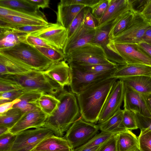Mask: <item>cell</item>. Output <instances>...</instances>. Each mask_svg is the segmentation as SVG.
<instances>
[{"instance_id":"obj_22","label":"cell","mask_w":151,"mask_h":151,"mask_svg":"<svg viewBox=\"0 0 151 151\" xmlns=\"http://www.w3.org/2000/svg\"><path fill=\"white\" fill-rule=\"evenodd\" d=\"M118 79L142 94L151 93V76H139Z\"/></svg>"},{"instance_id":"obj_43","label":"cell","mask_w":151,"mask_h":151,"mask_svg":"<svg viewBox=\"0 0 151 151\" xmlns=\"http://www.w3.org/2000/svg\"><path fill=\"white\" fill-rule=\"evenodd\" d=\"M98 23V20L92 14L91 8L88 7L85 15L83 24L87 27L96 29Z\"/></svg>"},{"instance_id":"obj_1","label":"cell","mask_w":151,"mask_h":151,"mask_svg":"<svg viewBox=\"0 0 151 151\" xmlns=\"http://www.w3.org/2000/svg\"><path fill=\"white\" fill-rule=\"evenodd\" d=\"M117 79L110 76L76 95L81 116L84 120L98 122L105 101Z\"/></svg>"},{"instance_id":"obj_30","label":"cell","mask_w":151,"mask_h":151,"mask_svg":"<svg viewBox=\"0 0 151 151\" xmlns=\"http://www.w3.org/2000/svg\"><path fill=\"white\" fill-rule=\"evenodd\" d=\"M25 112L17 108H12L0 114V126L11 129L19 120Z\"/></svg>"},{"instance_id":"obj_31","label":"cell","mask_w":151,"mask_h":151,"mask_svg":"<svg viewBox=\"0 0 151 151\" xmlns=\"http://www.w3.org/2000/svg\"><path fill=\"white\" fill-rule=\"evenodd\" d=\"M0 19L21 26L47 25L49 23L43 19H30L10 15H0Z\"/></svg>"},{"instance_id":"obj_50","label":"cell","mask_w":151,"mask_h":151,"mask_svg":"<svg viewBox=\"0 0 151 151\" xmlns=\"http://www.w3.org/2000/svg\"><path fill=\"white\" fill-rule=\"evenodd\" d=\"M17 90L12 85L0 78V93Z\"/></svg>"},{"instance_id":"obj_55","label":"cell","mask_w":151,"mask_h":151,"mask_svg":"<svg viewBox=\"0 0 151 151\" xmlns=\"http://www.w3.org/2000/svg\"><path fill=\"white\" fill-rule=\"evenodd\" d=\"M142 95L147 109L151 115V93Z\"/></svg>"},{"instance_id":"obj_24","label":"cell","mask_w":151,"mask_h":151,"mask_svg":"<svg viewBox=\"0 0 151 151\" xmlns=\"http://www.w3.org/2000/svg\"><path fill=\"white\" fill-rule=\"evenodd\" d=\"M0 6L36 14L46 18L42 12L27 0H0Z\"/></svg>"},{"instance_id":"obj_36","label":"cell","mask_w":151,"mask_h":151,"mask_svg":"<svg viewBox=\"0 0 151 151\" xmlns=\"http://www.w3.org/2000/svg\"><path fill=\"white\" fill-rule=\"evenodd\" d=\"M10 15L30 19H41L47 20L40 16L0 6V15Z\"/></svg>"},{"instance_id":"obj_9","label":"cell","mask_w":151,"mask_h":151,"mask_svg":"<svg viewBox=\"0 0 151 151\" xmlns=\"http://www.w3.org/2000/svg\"><path fill=\"white\" fill-rule=\"evenodd\" d=\"M54 134L44 127L24 130L17 134L11 151H32L42 140Z\"/></svg>"},{"instance_id":"obj_29","label":"cell","mask_w":151,"mask_h":151,"mask_svg":"<svg viewBox=\"0 0 151 151\" xmlns=\"http://www.w3.org/2000/svg\"><path fill=\"white\" fill-rule=\"evenodd\" d=\"M60 102L56 96L43 93L36 101L35 105L49 116L56 109Z\"/></svg>"},{"instance_id":"obj_34","label":"cell","mask_w":151,"mask_h":151,"mask_svg":"<svg viewBox=\"0 0 151 151\" xmlns=\"http://www.w3.org/2000/svg\"><path fill=\"white\" fill-rule=\"evenodd\" d=\"M34 46L44 55L53 63L60 62L64 60L65 55L62 50L49 47Z\"/></svg>"},{"instance_id":"obj_56","label":"cell","mask_w":151,"mask_h":151,"mask_svg":"<svg viewBox=\"0 0 151 151\" xmlns=\"http://www.w3.org/2000/svg\"><path fill=\"white\" fill-rule=\"evenodd\" d=\"M10 130L8 128L0 126V136L9 132Z\"/></svg>"},{"instance_id":"obj_4","label":"cell","mask_w":151,"mask_h":151,"mask_svg":"<svg viewBox=\"0 0 151 151\" xmlns=\"http://www.w3.org/2000/svg\"><path fill=\"white\" fill-rule=\"evenodd\" d=\"M0 54L23 65L40 71L45 70L53 63L35 47L24 42L0 49Z\"/></svg>"},{"instance_id":"obj_47","label":"cell","mask_w":151,"mask_h":151,"mask_svg":"<svg viewBox=\"0 0 151 151\" xmlns=\"http://www.w3.org/2000/svg\"><path fill=\"white\" fill-rule=\"evenodd\" d=\"M131 10L134 13L141 14L149 0H129Z\"/></svg>"},{"instance_id":"obj_20","label":"cell","mask_w":151,"mask_h":151,"mask_svg":"<svg viewBox=\"0 0 151 151\" xmlns=\"http://www.w3.org/2000/svg\"><path fill=\"white\" fill-rule=\"evenodd\" d=\"M32 151H73L64 137L53 134L42 140Z\"/></svg>"},{"instance_id":"obj_57","label":"cell","mask_w":151,"mask_h":151,"mask_svg":"<svg viewBox=\"0 0 151 151\" xmlns=\"http://www.w3.org/2000/svg\"><path fill=\"white\" fill-rule=\"evenodd\" d=\"M100 145L85 149L82 151H97L99 148Z\"/></svg>"},{"instance_id":"obj_58","label":"cell","mask_w":151,"mask_h":151,"mask_svg":"<svg viewBox=\"0 0 151 151\" xmlns=\"http://www.w3.org/2000/svg\"><path fill=\"white\" fill-rule=\"evenodd\" d=\"M132 151H142L141 150L140 148H139V147H137L136 148V149H134Z\"/></svg>"},{"instance_id":"obj_40","label":"cell","mask_w":151,"mask_h":151,"mask_svg":"<svg viewBox=\"0 0 151 151\" xmlns=\"http://www.w3.org/2000/svg\"><path fill=\"white\" fill-rule=\"evenodd\" d=\"M25 92L21 90H17L0 93V104L18 99Z\"/></svg>"},{"instance_id":"obj_10","label":"cell","mask_w":151,"mask_h":151,"mask_svg":"<svg viewBox=\"0 0 151 151\" xmlns=\"http://www.w3.org/2000/svg\"><path fill=\"white\" fill-rule=\"evenodd\" d=\"M151 24L140 14L135 13L132 21L127 29L109 42L126 44H137L142 42V37Z\"/></svg>"},{"instance_id":"obj_33","label":"cell","mask_w":151,"mask_h":151,"mask_svg":"<svg viewBox=\"0 0 151 151\" xmlns=\"http://www.w3.org/2000/svg\"><path fill=\"white\" fill-rule=\"evenodd\" d=\"M114 134L101 131L96 134L86 143L75 149L73 151H82L85 149L100 146Z\"/></svg>"},{"instance_id":"obj_38","label":"cell","mask_w":151,"mask_h":151,"mask_svg":"<svg viewBox=\"0 0 151 151\" xmlns=\"http://www.w3.org/2000/svg\"><path fill=\"white\" fill-rule=\"evenodd\" d=\"M16 136L10 132L0 136V151H11Z\"/></svg>"},{"instance_id":"obj_14","label":"cell","mask_w":151,"mask_h":151,"mask_svg":"<svg viewBox=\"0 0 151 151\" xmlns=\"http://www.w3.org/2000/svg\"><path fill=\"white\" fill-rule=\"evenodd\" d=\"M124 109L144 116H151L142 94L124 83Z\"/></svg>"},{"instance_id":"obj_44","label":"cell","mask_w":151,"mask_h":151,"mask_svg":"<svg viewBox=\"0 0 151 151\" xmlns=\"http://www.w3.org/2000/svg\"><path fill=\"white\" fill-rule=\"evenodd\" d=\"M26 43L33 46H38L58 49L46 42L37 37L28 34L26 39Z\"/></svg>"},{"instance_id":"obj_15","label":"cell","mask_w":151,"mask_h":151,"mask_svg":"<svg viewBox=\"0 0 151 151\" xmlns=\"http://www.w3.org/2000/svg\"><path fill=\"white\" fill-rule=\"evenodd\" d=\"M96 29L87 27L83 24L67 40L62 51L65 55L85 45L91 43L96 32Z\"/></svg>"},{"instance_id":"obj_48","label":"cell","mask_w":151,"mask_h":151,"mask_svg":"<svg viewBox=\"0 0 151 151\" xmlns=\"http://www.w3.org/2000/svg\"><path fill=\"white\" fill-rule=\"evenodd\" d=\"M49 25V23L47 25H27L18 27L12 29L29 34L45 29Z\"/></svg>"},{"instance_id":"obj_27","label":"cell","mask_w":151,"mask_h":151,"mask_svg":"<svg viewBox=\"0 0 151 151\" xmlns=\"http://www.w3.org/2000/svg\"><path fill=\"white\" fill-rule=\"evenodd\" d=\"M135 13L130 10L124 14L114 21L109 33V41L124 31L133 20Z\"/></svg>"},{"instance_id":"obj_42","label":"cell","mask_w":151,"mask_h":151,"mask_svg":"<svg viewBox=\"0 0 151 151\" xmlns=\"http://www.w3.org/2000/svg\"><path fill=\"white\" fill-rule=\"evenodd\" d=\"M134 115L137 127L141 131L151 130V116H144L138 113H134Z\"/></svg>"},{"instance_id":"obj_41","label":"cell","mask_w":151,"mask_h":151,"mask_svg":"<svg viewBox=\"0 0 151 151\" xmlns=\"http://www.w3.org/2000/svg\"><path fill=\"white\" fill-rule=\"evenodd\" d=\"M111 0H101L96 7L92 9L93 15L99 20L102 17L108 8Z\"/></svg>"},{"instance_id":"obj_51","label":"cell","mask_w":151,"mask_h":151,"mask_svg":"<svg viewBox=\"0 0 151 151\" xmlns=\"http://www.w3.org/2000/svg\"><path fill=\"white\" fill-rule=\"evenodd\" d=\"M141 14L151 24V0H149Z\"/></svg>"},{"instance_id":"obj_26","label":"cell","mask_w":151,"mask_h":151,"mask_svg":"<svg viewBox=\"0 0 151 151\" xmlns=\"http://www.w3.org/2000/svg\"><path fill=\"white\" fill-rule=\"evenodd\" d=\"M123 110L120 109L112 116L101 124L97 125L101 131L114 134L127 130L122 122Z\"/></svg>"},{"instance_id":"obj_12","label":"cell","mask_w":151,"mask_h":151,"mask_svg":"<svg viewBox=\"0 0 151 151\" xmlns=\"http://www.w3.org/2000/svg\"><path fill=\"white\" fill-rule=\"evenodd\" d=\"M29 34L38 37L62 50L67 40V29L57 23H50L47 27Z\"/></svg>"},{"instance_id":"obj_19","label":"cell","mask_w":151,"mask_h":151,"mask_svg":"<svg viewBox=\"0 0 151 151\" xmlns=\"http://www.w3.org/2000/svg\"><path fill=\"white\" fill-rule=\"evenodd\" d=\"M139 76H151V67L142 64H126L119 65L111 74V77L118 79Z\"/></svg>"},{"instance_id":"obj_25","label":"cell","mask_w":151,"mask_h":151,"mask_svg":"<svg viewBox=\"0 0 151 151\" xmlns=\"http://www.w3.org/2000/svg\"><path fill=\"white\" fill-rule=\"evenodd\" d=\"M33 70H35L21 65L0 54V76L21 74Z\"/></svg>"},{"instance_id":"obj_52","label":"cell","mask_w":151,"mask_h":151,"mask_svg":"<svg viewBox=\"0 0 151 151\" xmlns=\"http://www.w3.org/2000/svg\"><path fill=\"white\" fill-rule=\"evenodd\" d=\"M19 101L20 100L18 99L11 102L0 104V114L3 113L12 109L14 104Z\"/></svg>"},{"instance_id":"obj_35","label":"cell","mask_w":151,"mask_h":151,"mask_svg":"<svg viewBox=\"0 0 151 151\" xmlns=\"http://www.w3.org/2000/svg\"><path fill=\"white\" fill-rule=\"evenodd\" d=\"M88 7H86L80 12L67 29V40L74 34L83 24L85 15Z\"/></svg>"},{"instance_id":"obj_53","label":"cell","mask_w":151,"mask_h":151,"mask_svg":"<svg viewBox=\"0 0 151 151\" xmlns=\"http://www.w3.org/2000/svg\"><path fill=\"white\" fill-rule=\"evenodd\" d=\"M142 42L151 45V25L146 30L142 37Z\"/></svg>"},{"instance_id":"obj_6","label":"cell","mask_w":151,"mask_h":151,"mask_svg":"<svg viewBox=\"0 0 151 151\" xmlns=\"http://www.w3.org/2000/svg\"><path fill=\"white\" fill-rule=\"evenodd\" d=\"M99 130L97 125L85 121L81 116L69 128L64 137L73 151L88 142Z\"/></svg>"},{"instance_id":"obj_5","label":"cell","mask_w":151,"mask_h":151,"mask_svg":"<svg viewBox=\"0 0 151 151\" xmlns=\"http://www.w3.org/2000/svg\"><path fill=\"white\" fill-rule=\"evenodd\" d=\"M68 64H116L107 58L104 48L100 45L90 43L65 55L64 60Z\"/></svg>"},{"instance_id":"obj_17","label":"cell","mask_w":151,"mask_h":151,"mask_svg":"<svg viewBox=\"0 0 151 151\" xmlns=\"http://www.w3.org/2000/svg\"><path fill=\"white\" fill-rule=\"evenodd\" d=\"M44 72L63 88L66 86H70V68L69 64L64 60L53 63Z\"/></svg>"},{"instance_id":"obj_45","label":"cell","mask_w":151,"mask_h":151,"mask_svg":"<svg viewBox=\"0 0 151 151\" xmlns=\"http://www.w3.org/2000/svg\"><path fill=\"white\" fill-rule=\"evenodd\" d=\"M68 4L80 5L87 7L91 9L96 7L101 0H63Z\"/></svg>"},{"instance_id":"obj_3","label":"cell","mask_w":151,"mask_h":151,"mask_svg":"<svg viewBox=\"0 0 151 151\" xmlns=\"http://www.w3.org/2000/svg\"><path fill=\"white\" fill-rule=\"evenodd\" d=\"M1 78L17 90L24 91H38L56 97L63 88L44 71L33 70L22 74L0 76Z\"/></svg>"},{"instance_id":"obj_32","label":"cell","mask_w":151,"mask_h":151,"mask_svg":"<svg viewBox=\"0 0 151 151\" xmlns=\"http://www.w3.org/2000/svg\"><path fill=\"white\" fill-rule=\"evenodd\" d=\"M71 66L81 70L93 73H99L111 71L117 68L119 65L117 64H79L70 63Z\"/></svg>"},{"instance_id":"obj_16","label":"cell","mask_w":151,"mask_h":151,"mask_svg":"<svg viewBox=\"0 0 151 151\" xmlns=\"http://www.w3.org/2000/svg\"><path fill=\"white\" fill-rule=\"evenodd\" d=\"M130 10L129 0H111L106 11L99 20L96 29H100L111 24L121 16Z\"/></svg>"},{"instance_id":"obj_23","label":"cell","mask_w":151,"mask_h":151,"mask_svg":"<svg viewBox=\"0 0 151 151\" xmlns=\"http://www.w3.org/2000/svg\"><path fill=\"white\" fill-rule=\"evenodd\" d=\"M116 151H132L139 147L138 137L129 130L116 134Z\"/></svg>"},{"instance_id":"obj_11","label":"cell","mask_w":151,"mask_h":151,"mask_svg":"<svg viewBox=\"0 0 151 151\" xmlns=\"http://www.w3.org/2000/svg\"><path fill=\"white\" fill-rule=\"evenodd\" d=\"M124 93V83L119 80L114 84L105 101L99 116L98 124L108 120L121 109Z\"/></svg>"},{"instance_id":"obj_28","label":"cell","mask_w":151,"mask_h":151,"mask_svg":"<svg viewBox=\"0 0 151 151\" xmlns=\"http://www.w3.org/2000/svg\"><path fill=\"white\" fill-rule=\"evenodd\" d=\"M44 92L38 91H25L19 98L20 101L14 105L12 108H17L25 112L37 107L35 103Z\"/></svg>"},{"instance_id":"obj_54","label":"cell","mask_w":151,"mask_h":151,"mask_svg":"<svg viewBox=\"0 0 151 151\" xmlns=\"http://www.w3.org/2000/svg\"><path fill=\"white\" fill-rule=\"evenodd\" d=\"M138 45L151 58V45L142 42L138 44Z\"/></svg>"},{"instance_id":"obj_13","label":"cell","mask_w":151,"mask_h":151,"mask_svg":"<svg viewBox=\"0 0 151 151\" xmlns=\"http://www.w3.org/2000/svg\"><path fill=\"white\" fill-rule=\"evenodd\" d=\"M48 115L36 107L25 112L17 123L10 130L11 133L17 134L30 128L42 127Z\"/></svg>"},{"instance_id":"obj_2","label":"cell","mask_w":151,"mask_h":151,"mask_svg":"<svg viewBox=\"0 0 151 151\" xmlns=\"http://www.w3.org/2000/svg\"><path fill=\"white\" fill-rule=\"evenodd\" d=\"M57 97L60 102L42 127L50 129L56 136L63 137L81 114L75 94L63 88Z\"/></svg>"},{"instance_id":"obj_7","label":"cell","mask_w":151,"mask_h":151,"mask_svg":"<svg viewBox=\"0 0 151 151\" xmlns=\"http://www.w3.org/2000/svg\"><path fill=\"white\" fill-rule=\"evenodd\" d=\"M104 50H110L121 57L127 64H142L151 67V58L137 44L109 42Z\"/></svg>"},{"instance_id":"obj_46","label":"cell","mask_w":151,"mask_h":151,"mask_svg":"<svg viewBox=\"0 0 151 151\" xmlns=\"http://www.w3.org/2000/svg\"><path fill=\"white\" fill-rule=\"evenodd\" d=\"M116 134L101 145L97 151H116Z\"/></svg>"},{"instance_id":"obj_8","label":"cell","mask_w":151,"mask_h":151,"mask_svg":"<svg viewBox=\"0 0 151 151\" xmlns=\"http://www.w3.org/2000/svg\"><path fill=\"white\" fill-rule=\"evenodd\" d=\"M70 69L71 92L77 95L101 81L111 76L117 68L109 71L93 73L81 70L69 66Z\"/></svg>"},{"instance_id":"obj_39","label":"cell","mask_w":151,"mask_h":151,"mask_svg":"<svg viewBox=\"0 0 151 151\" xmlns=\"http://www.w3.org/2000/svg\"><path fill=\"white\" fill-rule=\"evenodd\" d=\"M122 122L126 130H134L138 128L134 113L130 111L123 110Z\"/></svg>"},{"instance_id":"obj_21","label":"cell","mask_w":151,"mask_h":151,"mask_svg":"<svg viewBox=\"0 0 151 151\" xmlns=\"http://www.w3.org/2000/svg\"><path fill=\"white\" fill-rule=\"evenodd\" d=\"M28 35L12 29L0 27V49L13 47L22 42L26 43Z\"/></svg>"},{"instance_id":"obj_18","label":"cell","mask_w":151,"mask_h":151,"mask_svg":"<svg viewBox=\"0 0 151 151\" xmlns=\"http://www.w3.org/2000/svg\"><path fill=\"white\" fill-rule=\"evenodd\" d=\"M85 6L80 5L68 4L61 0L55 12L57 23L68 29L70 24Z\"/></svg>"},{"instance_id":"obj_49","label":"cell","mask_w":151,"mask_h":151,"mask_svg":"<svg viewBox=\"0 0 151 151\" xmlns=\"http://www.w3.org/2000/svg\"><path fill=\"white\" fill-rule=\"evenodd\" d=\"M30 4L35 7L38 9L40 8L44 9L49 7V0H27Z\"/></svg>"},{"instance_id":"obj_37","label":"cell","mask_w":151,"mask_h":151,"mask_svg":"<svg viewBox=\"0 0 151 151\" xmlns=\"http://www.w3.org/2000/svg\"><path fill=\"white\" fill-rule=\"evenodd\" d=\"M139 147L142 151H151V130L141 131L138 137Z\"/></svg>"}]
</instances>
